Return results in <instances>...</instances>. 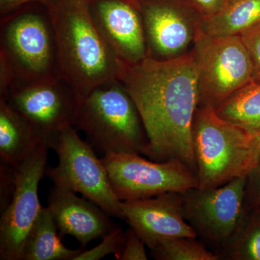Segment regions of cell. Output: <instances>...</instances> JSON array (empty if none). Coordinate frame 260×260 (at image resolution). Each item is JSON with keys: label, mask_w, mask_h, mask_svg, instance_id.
Returning <instances> with one entry per match:
<instances>
[{"label": "cell", "mask_w": 260, "mask_h": 260, "mask_svg": "<svg viewBox=\"0 0 260 260\" xmlns=\"http://www.w3.org/2000/svg\"><path fill=\"white\" fill-rule=\"evenodd\" d=\"M102 159L121 201L145 199L198 187L196 173L177 160H147L138 153H107Z\"/></svg>", "instance_id": "cell-8"}, {"label": "cell", "mask_w": 260, "mask_h": 260, "mask_svg": "<svg viewBox=\"0 0 260 260\" xmlns=\"http://www.w3.org/2000/svg\"><path fill=\"white\" fill-rule=\"evenodd\" d=\"M50 210L60 237H75L85 248L89 242L103 239L116 226L111 214L74 191L54 186L48 198Z\"/></svg>", "instance_id": "cell-15"}, {"label": "cell", "mask_w": 260, "mask_h": 260, "mask_svg": "<svg viewBox=\"0 0 260 260\" xmlns=\"http://www.w3.org/2000/svg\"><path fill=\"white\" fill-rule=\"evenodd\" d=\"M123 219L149 249L169 238L197 237L183 213L181 193L167 192L145 199L121 201Z\"/></svg>", "instance_id": "cell-14"}, {"label": "cell", "mask_w": 260, "mask_h": 260, "mask_svg": "<svg viewBox=\"0 0 260 260\" xmlns=\"http://www.w3.org/2000/svg\"><path fill=\"white\" fill-rule=\"evenodd\" d=\"M245 208L260 210V162L246 176Z\"/></svg>", "instance_id": "cell-26"}, {"label": "cell", "mask_w": 260, "mask_h": 260, "mask_svg": "<svg viewBox=\"0 0 260 260\" xmlns=\"http://www.w3.org/2000/svg\"><path fill=\"white\" fill-rule=\"evenodd\" d=\"M16 169L9 164H0V210L1 213L10 205L15 189Z\"/></svg>", "instance_id": "cell-23"}, {"label": "cell", "mask_w": 260, "mask_h": 260, "mask_svg": "<svg viewBox=\"0 0 260 260\" xmlns=\"http://www.w3.org/2000/svg\"><path fill=\"white\" fill-rule=\"evenodd\" d=\"M251 150L254 168L260 162V131L251 134Z\"/></svg>", "instance_id": "cell-29"}, {"label": "cell", "mask_w": 260, "mask_h": 260, "mask_svg": "<svg viewBox=\"0 0 260 260\" xmlns=\"http://www.w3.org/2000/svg\"><path fill=\"white\" fill-rule=\"evenodd\" d=\"M246 177L212 189L194 187L181 193L183 213L197 237L218 254L245 212Z\"/></svg>", "instance_id": "cell-9"}, {"label": "cell", "mask_w": 260, "mask_h": 260, "mask_svg": "<svg viewBox=\"0 0 260 260\" xmlns=\"http://www.w3.org/2000/svg\"><path fill=\"white\" fill-rule=\"evenodd\" d=\"M191 136L198 187H218L253 169L251 133L224 119L211 106L197 108Z\"/></svg>", "instance_id": "cell-5"}, {"label": "cell", "mask_w": 260, "mask_h": 260, "mask_svg": "<svg viewBox=\"0 0 260 260\" xmlns=\"http://www.w3.org/2000/svg\"><path fill=\"white\" fill-rule=\"evenodd\" d=\"M240 37L250 56L253 80L260 81V23Z\"/></svg>", "instance_id": "cell-24"}, {"label": "cell", "mask_w": 260, "mask_h": 260, "mask_svg": "<svg viewBox=\"0 0 260 260\" xmlns=\"http://www.w3.org/2000/svg\"><path fill=\"white\" fill-rule=\"evenodd\" d=\"M203 17L215 14L223 8L227 0H186Z\"/></svg>", "instance_id": "cell-27"}, {"label": "cell", "mask_w": 260, "mask_h": 260, "mask_svg": "<svg viewBox=\"0 0 260 260\" xmlns=\"http://www.w3.org/2000/svg\"><path fill=\"white\" fill-rule=\"evenodd\" d=\"M73 126L94 149L144 155L148 136L133 99L118 79L101 84L84 95Z\"/></svg>", "instance_id": "cell-4"}, {"label": "cell", "mask_w": 260, "mask_h": 260, "mask_svg": "<svg viewBox=\"0 0 260 260\" xmlns=\"http://www.w3.org/2000/svg\"><path fill=\"white\" fill-rule=\"evenodd\" d=\"M50 210L43 208L27 234L23 260H75L84 247L70 249L61 242Z\"/></svg>", "instance_id": "cell-17"}, {"label": "cell", "mask_w": 260, "mask_h": 260, "mask_svg": "<svg viewBox=\"0 0 260 260\" xmlns=\"http://www.w3.org/2000/svg\"><path fill=\"white\" fill-rule=\"evenodd\" d=\"M83 95L61 76L12 87L4 98L46 141L73 125Z\"/></svg>", "instance_id": "cell-10"}, {"label": "cell", "mask_w": 260, "mask_h": 260, "mask_svg": "<svg viewBox=\"0 0 260 260\" xmlns=\"http://www.w3.org/2000/svg\"><path fill=\"white\" fill-rule=\"evenodd\" d=\"M52 0H0V17L13 13L15 10L31 4H42L45 6Z\"/></svg>", "instance_id": "cell-28"}, {"label": "cell", "mask_w": 260, "mask_h": 260, "mask_svg": "<svg viewBox=\"0 0 260 260\" xmlns=\"http://www.w3.org/2000/svg\"><path fill=\"white\" fill-rule=\"evenodd\" d=\"M45 8L55 36L62 78L83 97L101 84L119 80L123 61L94 23L89 0H52Z\"/></svg>", "instance_id": "cell-2"}, {"label": "cell", "mask_w": 260, "mask_h": 260, "mask_svg": "<svg viewBox=\"0 0 260 260\" xmlns=\"http://www.w3.org/2000/svg\"><path fill=\"white\" fill-rule=\"evenodd\" d=\"M125 239L126 232L116 225L103 238L100 244L90 250L82 251L75 260H99L111 254H114L116 259L119 260Z\"/></svg>", "instance_id": "cell-22"}, {"label": "cell", "mask_w": 260, "mask_h": 260, "mask_svg": "<svg viewBox=\"0 0 260 260\" xmlns=\"http://www.w3.org/2000/svg\"><path fill=\"white\" fill-rule=\"evenodd\" d=\"M43 141L16 169L14 194L0 220V259L23 260L27 234L40 213L39 181L45 174L48 150Z\"/></svg>", "instance_id": "cell-11"}, {"label": "cell", "mask_w": 260, "mask_h": 260, "mask_svg": "<svg viewBox=\"0 0 260 260\" xmlns=\"http://www.w3.org/2000/svg\"><path fill=\"white\" fill-rule=\"evenodd\" d=\"M145 245L142 238L129 227L126 232L125 242L119 260H148Z\"/></svg>", "instance_id": "cell-25"}, {"label": "cell", "mask_w": 260, "mask_h": 260, "mask_svg": "<svg viewBox=\"0 0 260 260\" xmlns=\"http://www.w3.org/2000/svg\"><path fill=\"white\" fill-rule=\"evenodd\" d=\"M119 80L146 131L145 156L159 162L179 160L196 173L191 128L198 87L192 51L169 59L147 56L139 62H123Z\"/></svg>", "instance_id": "cell-1"}, {"label": "cell", "mask_w": 260, "mask_h": 260, "mask_svg": "<svg viewBox=\"0 0 260 260\" xmlns=\"http://www.w3.org/2000/svg\"><path fill=\"white\" fill-rule=\"evenodd\" d=\"M259 23L260 0H227L218 13L202 18L200 31L210 37H234Z\"/></svg>", "instance_id": "cell-18"}, {"label": "cell", "mask_w": 260, "mask_h": 260, "mask_svg": "<svg viewBox=\"0 0 260 260\" xmlns=\"http://www.w3.org/2000/svg\"><path fill=\"white\" fill-rule=\"evenodd\" d=\"M148 56L169 59L184 54L200 31L203 16L186 0H138Z\"/></svg>", "instance_id": "cell-12"}, {"label": "cell", "mask_w": 260, "mask_h": 260, "mask_svg": "<svg viewBox=\"0 0 260 260\" xmlns=\"http://www.w3.org/2000/svg\"><path fill=\"white\" fill-rule=\"evenodd\" d=\"M47 144L59 158L58 165L46 168L44 174L54 186L80 193L107 213L123 219L121 201L113 189L105 166L74 126H65L49 138Z\"/></svg>", "instance_id": "cell-6"}, {"label": "cell", "mask_w": 260, "mask_h": 260, "mask_svg": "<svg viewBox=\"0 0 260 260\" xmlns=\"http://www.w3.org/2000/svg\"><path fill=\"white\" fill-rule=\"evenodd\" d=\"M215 110L224 119L251 134L260 131V81L246 84Z\"/></svg>", "instance_id": "cell-19"}, {"label": "cell", "mask_w": 260, "mask_h": 260, "mask_svg": "<svg viewBox=\"0 0 260 260\" xmlns=\"http://www.w3.org/2000/svg\"><path fill=\"white\" fill-rule=\"evenodd\" d=\"M198 238H169L150 249L154 259L158 260H220L216 253L210 250Z\"/></svg>", "instance_id": "cell-21"}, {"label": "cell", "mask_w": 260, "mask_h": 260, "mask_svg": "<svg viewBox=\"0 0 260 260\" xmlns=\"http://www.w3.org/2000/svg\"><path fill=\"white\" fill-rule=\"evenodd\" d=\"M94 23L118 59L136 63L148 56L138 0H89Z\"/></svg>", "instance_id": "cell-13"}, {"label": "cell", "mask_w": 260, "mask_h": 260, "mask_svg": "<svg viewBox=\"0 0 260 260\" xmlns=\"http://www.w3.org/2000/svg\"><path fill=\"white\" fill-rule=\"evenodd\" d=\"M198 106L215 109L253 80L249 52L240 36L215 37L198 32L194 41Z\"/></svg>", "instance_id": "cell-7"}, {"label": "cell", "mask_w": 260, "mask_h": 260, "mask_svg": "<svg viewBox=\"0 0 260 260\" xmlns=\"http://www.w3.org/2000/svg\"><path fill=\"white\" fill-rule=\"evenodd\" d=\"M46 141L20 114L0 99V158L17 168Z\"/></svg>", "instance_id": "cell-16"}, {"label": "cell", "mask_w": 260, "mask_h": 260, "mask_svg": "<svg viewBox=\"0 0 260 260\" xmlns=\"http://www.w3.org/2000/svg\"><path fill=\"white\" fill-rule=\"evenodd\" d=\"M61 76L47 8L27 5L0 17V98L12 87Z\"/></svg>", "instance_id": "cell-3"}, {"label": "cell", "mask_w": 260, "mask_h": 260, "mask_svg": "<svg viewBox=\"0 0 260 260\" xmlns=\"http://www.w3.org/2000/svg\"><path fill=\"white\" fill-rule=\"evenodd\" d=\"M218 254L220 259L260 260V210L245 209L232 237Z\"/></svg>", "instance_id": "cell-20"}]
</instances>
